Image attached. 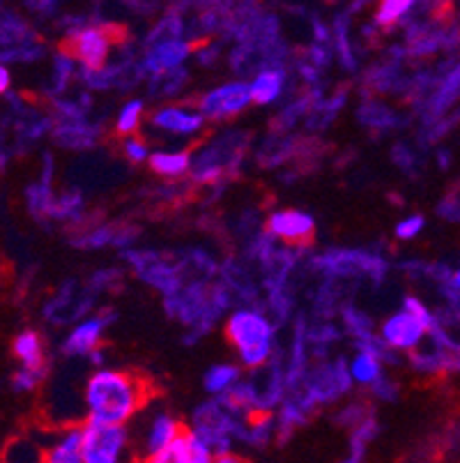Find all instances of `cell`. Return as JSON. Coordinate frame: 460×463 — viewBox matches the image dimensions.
<instances>
[{
    "label": "cell",
    "mask_w": 460,
    "mask_h": 463,
    "mask_svg": "<svg viewBox=\"0 0 460 463\" xmlns=\"http://www.w3.org/2000/svg\"><path fill=\"white\" fill-rule=\"evenodd\" d=\"M88 406L92 420L104 424H120L146 402L138 378L120 372H101L88 383Z\"/></svg>",
    "instance_id": "obj_1"
},
{
    "label": "cell",
    "mask_w": 460,
    "mask_h": 463,
    "mask_svg": "<svg viewBox=\"0 0 460 463\" xmlns=\"http://www.w3.org/2000/svg\"><path fill=\"white\" fill-rule=\"evenodd\" d=\"M269 336L272 330L258 314L239 311L228 323V339L239 348L249 367H258L269 355Z\"/></svg>",
    "instance_id": "obj_2"
},
{
    "label": "cell",
    "mask_w": 460,
    "mask_h": 463,
    "mask_svg": "<svg viewBox=\"0 0 460 463\" xmlns=\"http://www.w3.org/2000/svg\"><path fill=\"white\" fill-rule=\"evenodd\" d=\"M122 443H125L122 427L90 420V424L83 431L81 457L86 463H111L117 458Z\"/></svg>",
    "instance_id": "obj_3"
},
{
    "label": "cell",
    "mask_w": 460,
    "mask_h": 463,
    "mask_svg": "<svg viewBox=\"0 0 460 463\" xmlns=\"http://www.w3.org/2000/svg\"><path fill=\"white\" fill-rule=\"evenodd\" d=\"M108 46H111V40H108L107 31L88 28V31L76 33L70 40L62 42V52L70 58L81 61L90 70H99V67H104V61H107Z\"/></svg>",
    "instance_id": "obj_4"
},
{
    "label": "cell",
    "mask_w": 460,
    "mask_h": 463,
    "mask_svg": "<svg viewBox=\"0 0 460 463\" xmlns=\"http://www.w3.org/2000/svg\"><path fill=\"white\" fill-rule=\"evenodd\" d=\"M150 461L157 463H205L212 461L208 445L202 443L196 433H189L187 429L177 433L166 448L159 449L157 454H152Z\"/></svg>",
    "instance_id": "obj_5"
},
{
    "label": "cell",
    "mask_w": 460,
    "mask_h": 463,
    "mask_svg": "<svg viewBox=\"0 0 460 463\" xmlns=\"http://www.w3.org/2000/svg\"><path fill=\"white\" fill-rule=\"evenodd\" d=\"M251 99V86H244V83H228V86L217 88L214 92L202 97L201 109L202 113L210 118H226L242 111Z\"/></svg>",
    "instance_id": "obj_6"
},
{
    "label": "cell",
    "mask_w": 460,
    "mask_h": 463,
    "mask_svg": "<svg viewBox=\"0 0 460 463\" xmlns=\"http://www.w3.org/2000/svg\"><path fill=\"white\" fill-rule=\"evenodd\" d=\"M430 323L426 318H421L415 311H403V314H396L394 318H390V323L385 326V336L390 344L394 346H415L417 341L424 336V332L428 330Z\"/></svg>",
    "instance_id": "obj_7"
},
{
    "label": "cell",
    "mask_w": 460,
    "mask_h": 463,
    "mask_svg": "<svg viewBox=\"0 0 460 463\" xmlns=\"http://www.w3.org/2000/svg\"><path fill=\"white\" fill-rule=\"evenodd\" d=\"M269 231L288 242H306L314 235V219L304 213H278L269 219Z\"/></svg>",
    "instance_id": "obj_8"
},
{
    "label": "cell",
    "mask_w": 460,
    "mask_h": 463,
    "mask_svg": "<svg viewBox=\"0 0 460 463\" xmlns=\"http://www.w3.org/2000/svg\"><path fill=\"white\" fill-rule=\"evenodd\" d=\"M155 123L164 129H171V132L189 134L201 128V116H192V113L177 111V109H166V111L155 116Z\"/></svg>",
    "instance_id": "obj_9"
},
{
    "label": "cell",
    "mask_w": 460,
    "mask_h": 463,
    "mask_svg": "<svg viewBox=\"0 0 460 463\" xmlns=\"http://www.w3.org/2000/svg\"><path fill=\"white\" fill-rule=\"evenodd\" d=\"M14 355L25 362V367H42V344L35 332H23L14 341Z\"/></svg>",
    "instance_id": "obj_10"
},
{
    "label": "cell",
    "mask_w": 460,
    "mask_h": 463,
    "mask_svg": "<svg viewBox=\"0 0 460 463\" xmlns=\"http://www.w3.org/2000/svg\"><path fill=\"white\" fill-rule=\"evenodd\" d=\"M81 445H83V431H71L56 449H51V454L46 458H49L51 463H79L83 461Z\"/></svg>",
    "instance_id": "obj_11"
},
{
    "label": "cell",
    "mask_w": 460,
    "mask_h": 463,
    "mask_svg": "<svg viewBox=\"0 0 460 463\" xmlns=\"http://www.w3.org/2000/svg\"><path fill=\"white\" fill-rule=\"evenodd\" d=\"M281 83H284V77L277 74V71H265L256 79V83L251 86V97L258 104H268L274 102L281 92Z\"/></svg>",
    "instance_id": "obj_12"
},
{
    "label": "cell",
    "mask_w": 460,
    "mask_h": 463,
    "mask_svg": "<svg viewBox=\"0 0 460 463\" xmlns=\"http://www.w3.org/2000/svg\"><path fill=\"white\" fill-rule=\"evenodd\" d=\"M101 332V321H88L83 323L74 335L67 341V351L70 353H88L95 348L97 339H99Z\"/></svg>",
    "instance_id": "obj_13"
},
{
    "label": "cell",
    "mask_w": 460,
    "mask_h": 463,
    "mask_svg": "<svg viewBox=\"0 0 460 463\" xmlns=\"http://www.w3.org/2000/svg\"><path fill=\"white\" fill-rule=\"evenodd\" d=\"M183 424L175 422V420L171 418H159L157 422H155V427H152V433H150V452L157 454L159 449L166 448L168 443H171L173 438L177 436V433L183 431Z\"/></svg>",
    "instance_id": "obj_14"
},
{
    "label": "cell",
    "mask_w": 460,
    "mask_h": 463,
    "mask_svg": "<svg viewBox=\"0 0 460 463\" xmlns=\"http://www.w3.org/2000/svg\"><path fill=\"white\" fill-rule=\"evenodd\" d=\"M150 166L152 171H157V174L177 175V174H183L184 168L189 166V157L184 153H177V155L157 153L150 157Z\"/></svg>",
    "instance_id": "obj_15"
},
{
    "label": "cell",
    "mask_w": 460,
    "mask_h": 463,
    "mask_svg": "<svg viewBox=\"0 0 460 463\" xmlns=\"http://www.w3.org/2000/svg\"><path fill=\"white\" fill-rule=\"evenodd\" d=\"M187 56V46L177 44V42H166V44H159V49H155L150 56L152 67H173Z\"/></svg>",
    "instance_id": "obj_16"
},
{
    "label": "cell",
    "mask_w": 460,
    "mask_h": 463,
    "mask_svg": "<svg viewBox=\"0 0 460 463\" xmlns=\"http://www.w3.org/2000/svg\"><path fill=\"white\" fill-rule=\"evenodd\" d=\"M415 0H382L378 10V21L382 26H391L405 12L410 10Z\"/></svg>",
    "instance_id": "obj_17"
},
{
    "label": "cell",
    "mask_w": 460,
    "mask_h": 463,
    "mask_svg": "<svg viewBox=\"0 0 460 463\" xmlns=\"http://www.w3.org/2000/svg\"><path fill=\"white\" fill-rule=\"evenodd\" d=\"M235 378H238V369L214 367L212 372L208 373V378H205V387H208L210 392H219V390H223L226 385H230Z\"/></svg>",
    "instance_id": "obj_18"
},
{
    "label": "cell",
    "mask_w": 460,
    "mask_h": 463,
    "mask_svg": "<svg viewBox=\"0 0 460 463\" xmlns=\"http://www.w3.org/2000/svg\"><path fill=\"white\" fill-rule=\"evenodd\" d=\"M378 372H380L378 362H375L371 355H360L352 364V373L357 381H364V383L375 381V378H378Z\"/></svg>",
    "instance_id": "obj_19"
},
{
    "label": "cell",
    "mask_w": 460,
    "mask_h": 463,
    "mask_svg": "<svg viewBox=\"0 0 460 463\" xmlns=\"http://www.w3.org/2000/svg\"><path fill=\"white\" fill-rule=\"evenodd\" d=\"M138 116H141V102H132L127 104L120 113V123H117V132L120 134H129L136 129L138 125Z\"/></svg>",
    "instance_id": "obj_20"
},
{
    "label": "cell",
    "mask_w": 460,
    "mask_h": 463,
    "mask_svg": "<svg viewBox=\"0 0 460 463\" xmlns=\"http://www.w3.org/2000/svg\"><path fill=\"white\" fill-rule=\"evenodd\" d=\"M421 226H424V219L410 217L396 226V233H399V238H415V235L421 231Z\"/></svg>",
    "instance_id": "obj_21"
},
{
    "label": "cell",
    "mask_w": 460,
    "mask_h": 463,
    "mask_svg": "<svg viewBox=\"0 0 460 463\" xmlns=\"http://www.w3.org/2000/svg\"><path fill=\"white\" fill-rule=\"evenodd\" d=\"M127 155H129V159H134V162H141V159H146V146L138 141H129L125 146Z\"/></svg>",
    "instance_id": "obj_22"
},
{
    "label": "cell",
    "mask_w": 460,
    "mask_h": 463,
    "mask_svg": "<svg viewBox=\"0 0 460 463\" xmlns=\"http://www.w3.org/2000/svg\"><path fill=\"white\" fill-rule=\"evenodd\" d=\"M7 86H10V74H7V70L0 67V92H5Z\"/></svg>",
    "instance_id": "obj_23"
},
{
    "label": "cell",
    "mask_w": 460,
    "mask_h": 463,
    "mask_svg": "<svg viewBox=\"0 0 460 463\" xmlns=\"http://www.w3.org/2000/svg\"><path fill=\"white\" fill-rule=\"evenodd\" d=\"M455 281H458V286H460V272H458V277H455Z\"/></svg>",
    "instance_id": "obj_24"
}]
</instances>
